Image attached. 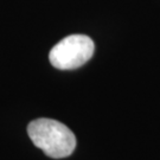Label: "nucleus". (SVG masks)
Listing matches in <instances>:
<instances>
[{
	"mask_svg": "<svg viewBox=\"0 0 160 160\" xmlns=\"http://www.w3.org/2000/svg\"><path fill=\"white\" fill-rule=\"evenodd\" d=\"M28 134L34 146L53 159L67 158L76 148V137L64 123L52 119H37L30 122Z\"/></svg>",
	"mask_w": 160,
	"mask_h": 160,
	"instance_id": "nucleus-1",
	"label": "nucleus"
},
{
	"mask_svg": "<svg viewBox=\"0 0 160 160\" xmlns=\"http://www.w3.org/2000/svg\"><path fill=\"white\" fill-rule=\"evenodd\" d=\"M95 44L86 34H70L51 49L49 59L59 70H72L82 67L92 57Z\"/></svg>",
	"mask_w": 160,
	"mask_h": 160,
	"instance_id": "nucleus-2",
	"label": "nucleus"
}]
</instances>
